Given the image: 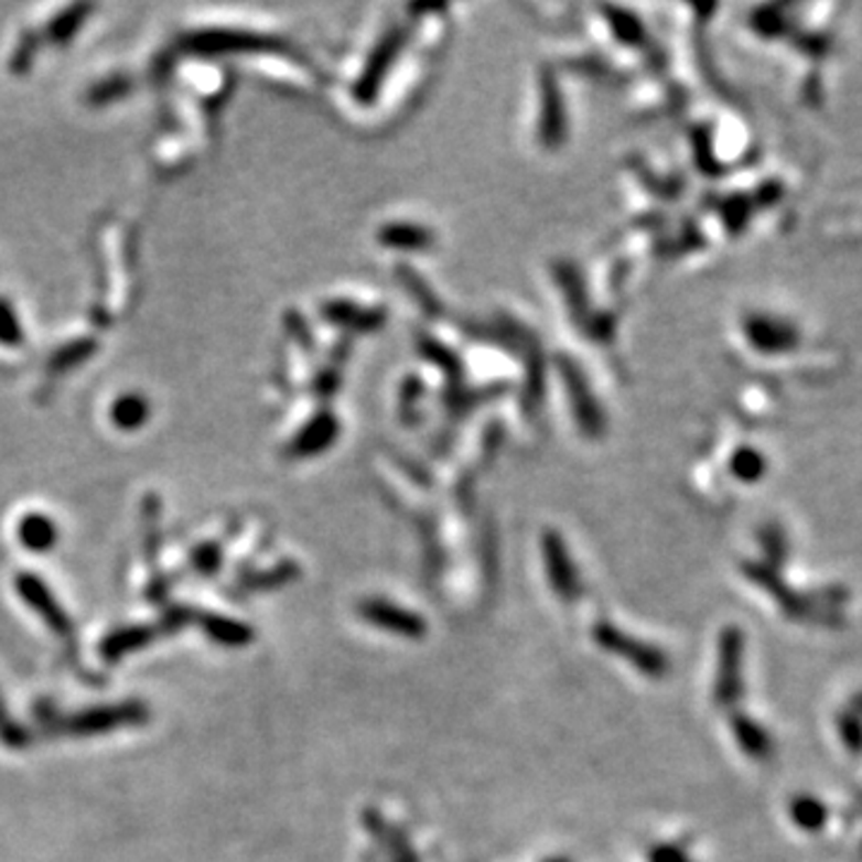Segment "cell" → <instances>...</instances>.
Listing matches in <instances>:
<instances>
[{"label":"cell","instance_id":"obj_6","mask_svg":"<svg viewBox=\"0 0 862 862\" xmlns=\"http://www.w3.org/2000/svg\"><path fill=\"white\" fill-rule=\"evenodd\" d=\"M747 336L762 353H788L800 343V331L796 324L776 316H753L747 322Z\"/></svg>","mask_w":862,"mask_h":862},{"label":"cell","instance_id":"obj_3","mask_svg":"<svg viewBox=\"0 0 862 862\" xmlns=\"http://www.w3.org/2000/svg\"><path fill=\"white\" fill-rule=\"evenodd\" d=\"M743 631L739 625H726L719 637V664L714 683V700L719 707H733L743 698Z\"/></svg>","mask_w":862,"mask_h":862},{"label":"cell","instance_id":"obj_4","mask_svg":"<svg viewBox=\"0 0 862 862\" xmlns=\"http://www.w3.org/2000/svg\"><path fill=\"white\" fill-rule=\"evenodd\" d=\"M357 614L363 621L379 631H386L406 639H422L427 635V621L414 614V611L398 606L388 600H379V596H369V600L357 604Z\"/></svg>","mask_w":862,"mask_h":862},{"label":"cell","instance_id":"obj_14","mask_svg":"<svg viewBox=\"0 0 862 862\" xmlns=\"http://www.w3.org/2000/svg\"><path fill=\"white\" fill-rule=\"evenodd\" d=\"M649 862H692L688 858V853L683 851V848H678L674 843H661V845H655L649 851Z\"/></svg>","mask_w":862,"mask_h":862},{"label":"cell","instance_id":"obj_10","mask_svg":"<svg viewBox=\"0 0 862 862\" xmlns=\"http://www.w3.org/2000/svg\"><path fill=\"white\" fill-rule=\"evenodd\" d=\"M837 726L843 745L851 750L853 755H862V714L858 709H843L837 719Z\"/></svg>","mask_w":862,"mask_h":862},{"label":"cell","instance_id":"obj_7","mask_svg":"<svg viewBox=\"0 0 862 862\" xmlns=\"http://www.w3.org/2000/svg\"><path fill=\"white\" fill-rule=\"evenodd\" d=\"M151 417V402L144 394L139 391H122L118 394L108 406V422L116 427L122 434H132V431L144 429Z\"/></svg>","mask_w":862,"mask_h":862},{"label":"cell","instance_id":"obj_5","mask_svg":"<svg viewBox=\"0 0 862 862\" xmlns=\"http://www.w3.org/2000/svg\"><path fill=\"white\" fill-rule=\"evenodd\" d=\"M545 561H547V575L556 596L563 604H575L582 600V582L578 575V568L570 561V556L563 547L559 535H547L545 539Z\"/></svg>","mask_w":862,"mask_h":862},{"label":"cell","instance_id":"obj_9","mask_svg":"<svg viewBox=\"0 0 862 862\" xmlns=\"http://www.w3.org/2000/svg\"><path fill=\"white\" fill-rule=\"evenodd\" d=\"M790 819H794L798 829L817 833L827 827L829 810L827 805L815 796H798L790 802Z\"/></svg>","mask_w":862,"mask_h":862},{"label":"cell","instance_id":"obj_1","mask_svg":"<svg viewBox=\"0 0 862 862\" xmlns=\"http://www.w3.org/2000/svg\"><path fill=\"white\" fill-rule=\"evenodd\" d=\"M592 639L604 651H608V655H616L623 661L633 664L635 669L647 678L659 680L669 674L671 661L659 647L647 645V643H643V639L625 635L621 628H616L614 623H608V621L596 623L592 628Z\"/></svg>","mask_w":862,"mask_h":862},{"label":"cell","instance_id":"obj_16","mask_svg":"<svg viewBox=\"0 0 862 862\" xmlns=\"http://www.w3.org/2000/svg\"><path fill=\"white\" fill-rule=\"evenodd\" d=\"M547 862H570L568 858H551V860H547Z\"/></svg>","mask_w":862,"mask_h":862},{"label":"cell","instance_id":"obj_13","mask_svg":"<svg viewBox=\"0 0 862 862\" xmlns=\"http://www.w3.org/2000/svg\"><path fill=\"white\" fill-rule=\"evenodd\" d=\"M0 343L18 347L22 343V324L8 300L0 298Z\"/></svg>","mask_w":862,"mask_h":862},{"label":"cell","instance_id":"obj_2","mask_svg":"<svg viewBox=\"0 0 862 862\" xmlns=\"http://www.w3.org/2000/svg\"><path fill=\"white\" fill-rule=\"evenodd\" d=\"M745 578L755 582L757 588L767 592L772 600L784 608V614L788 618H798V621H817V623H833L829 614H837V611L825 608L822 604H817V594H798L796 590H790L784 578L776 573L774 568L767 563H745L743 565Z\"/></svg>","mask_w":862,"mask_h":862},{"label":"cell","instance_id":"obj_11","mask_svg":"<svg viewBox=\"0 0 862 862\" xmlns=\"http://www.w3.org/2000/svg\"><path fill=\"white\" fill-rule=\"evenodd\" d=\"M759 545L764 547V553H767V565L769 568H778L784 561H786V553H788V541L784 537V532L778 530L776 525H769L767 530H762L759 535Z\"/></svg>","mask_w":862,"mask_h":862},{"label":"cell","instance_id":"obj_12","mask_svg":"<svg viewBox=\"0 0 862 862\" xmlns=\"http://www.w3.org/2000/svg\"><path fill=\"white\" fill-rule=\"evenodd\" d=\"M764 467H767L764 465V457L753 449H743L733 457V472L743 482H757L764 475Z\"/></svg>","mask_w":862,"mask_h":862},{"label":"cell","instance_id":"obj_15","mask_svg":"<svg viewBox=\"0 0 862 862\" xmlns=\"http://www.w3.org/2000/svg\"><path fill=\"white\" fill-rule=\"evenodd\" d=\"M855 709H858V712L862 714V694H858V698H855V704H853Z\"/></svg>","mask_w":862,"mask_h":862},{"label":"cell","instance_id":"obj_8","mask_svg":"<svg viewBox=\"0 0 862 862\" xmlns=\"http://www.w3.org/2000/svg\"><path fill=\"white\" fill-rule=\"evenodd\" d=\"M731 729H733V739L741 745L743 753L753 759H769L774 755V739L772 733L757 724L755 719H750L745 714H733L731 719Z\"/></svg>","mask_w":862,"mask_h":862}]
</instances>
